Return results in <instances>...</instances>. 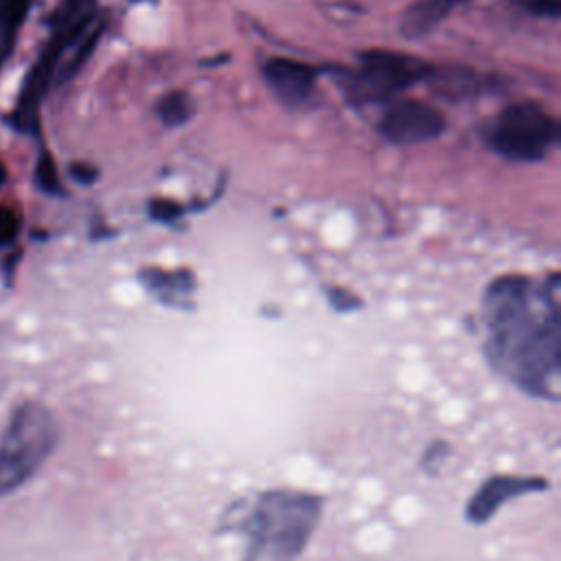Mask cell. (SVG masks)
I'll return each mask as SVG.
<instances>
[{
  "instance_id": "6da1fadb",
  "label": "cell",
  "mask_w": 561,
  "mask_h": 561,
  "mask_svg": "<svg viewBox=\"0 0 561 561\" xmlns=\"http://www.w3.org/2000/svg\"><path fill=\"white\" fill-rule=\"evenodd\" d=\"M484 357L495 375L519 392L561 399L559 276L533 280L504 274L489 283L482 300Z\"/></svg>"
},
{
  "instance_id": "7a4b0ae2",
  "label": "cell",
  "mask_w": 561,
  "mask_h": 561,
  "mask_svg": "<svg viewBox=\"0 0 561 561\" xmlns=\"http://www.w3.org/2000/svg\"><path fill=\"white\" fill-rule=\"evenodd\" d=\"M324 511V497L296 489H267L241 497L224 513L221 526L239 533V561H298Z\"/></svg>"
},
{
  "instance_id": "3957f363",
  "label": "cell",
  "mask_w": 561,
  "mask_h": 561,
  "mask_svg": "<svg viewBox=\"0 0 561 561\" xmlns=\"http://www.w3.org/2000/svg\"><path fill=\"white\" fill-rule=\"evenodd\" d=\"M59 440L55 416L42 403H22L0 440V497L22 486Z\"/></svg>"
},
{
  "instance_id": "277c9868",
  "label": "cell",
  "mask_w": 561,
  "mask_h": 561,
  "mask_svg": "<svg viewBox=\"0 0 561 561\" xmlns=\"http://www.w3.org/2000/svg\"><path fill=\"white\" fill-rule=\"evenodd\" d=\"M434 66L425 59L399 50L373 48L359 53L357 70L337 77L342 90L353 101H383L401 94L419 81L432 79Z\"/></svg>"
},
{
  "instance_id": "5b68a950",
  "label": "cell",
  "mask_w": 561,
  "mask_h": 561,
  "mask_svg": "<svg viewBox=\"0 0 561 561\" xmlns=\"http://www.w3.org/2000/svg\"><path fill=\"white\" fill-rule=\"evenodd\" d=\"M559 140V123L535 101H519L500 112L489 129L495 153L515 162H539Z\"/></svg>"
},
{
  "instance_id": "8992f818",
  "label": "cell",
  "mask_w": 561,
  "mask_h": 561,
  "mask_svg": "<svg viewBox=\"0 0 561 561\" xmlns=\"http://www.w3.org/2000/svg\"><path fill=\"white\" fill-rule=\"evenodd\" d=\"M445 129V116L419 99L394 101L379 121V134L392 145H419L434 140Z\"/></svg>"
},
{
  "instance_id": "52a82bcc",
  "label": "cell",
  "mask_w": 561,
  "mask_h": 561,
  "mask_svg": "<svg viewBox=\"0 0 561 561\" xmlns=\"http://www.w3.org/2000/svg\"><path fill=\"white\" fill-rule=\"evenodd\" d=\"M550 489V480L541 476H515V473H495L482 480V484L471 493L465 504V519L471 526H484L497 511L517 497L530 493H546Z\"/></svg>"
},
{
  "instance_id": "ba28073f",
  "label": "cell",
  "mask_w": 561,
  "mask_h": 561,
  "mask_svg": "<svg viewBox=\"0 0 561 561\" xmlns=\"http://www.w3.org/2000/svg\"><path fill=\"white\" fill-rule=\"evenodd\" d=\"M263 81L267 83V88L285 103V105H300L305 103L313 88H316V68L305 64V61H296L289 57H270L263 68Z\"/></svg>"
},
{
  "instance_id": "9c48e42d",
  "label": "cell",
  "mask_w": 561,
  "mask_h": 561,
  "mask_svg": "<svg viewBox=\"0 0 561 561\" xmlns=\"http://www.w3.org/2000/svg\"><path fill=\"white\" fill-rule=\"evenodd\" d=\"M140 280L160 302L169 307H191V296L195 294V276L191 270L147 267L140 272Z\"/></svg>"
},
{
  "instance_id": "30bf717a",
  "label": "cell",
  "mask_w": 561,
  "mask_h": 561,
  "mask_svg": "<svg viewBox=\"0 0 561 561\" xmlns=\"http://www.w3.org/2000/svg\"><path fill=\"white\" fill-rule=\"evenodd\" d=\"M469 0H412L399 20V31L408 39L425 37L432 33L443 20H447L458 7Z\"/></svg>"
},
{
  "instance_id": "8fae6325",
  "label": "cell",
  "mask_w": 561,
  "mask_h": 561,
  "mask_svg": "<svg viewBox=\"0 0 561 561\" xmlns=\"http://www.w3.org/2000/svg\"><path fill=\"white\" fill-rule=\"evenodd\" d=\"M31 0H0V48L9 57Z\"/></svg>"
},
{
  "instance_id": "7c38bea8",
  "label": "cell",
  "mask_w": 561,
  "mask_h": 561,
  "mask_svg": "<svg viewBox=\"0 0 561 561\" xmlns=\"http://www.w3.org/2000/svg\"><path fill=\"white\" fill-rule=\"evenodd\" d=\"M156 116L167 125V127H180L193 116V103L186 92L182 90H171L164 96L158 99L156 103Z\"/></svg>"
},
{
  "instance_id": "4fadbf2b",
  "label": "cell",
  "mask_w": 561,
  "mask_h": 561,
  "mask_svg": "<svg viewBox=\"0 0 561 561\" xmlns=\"http://www.w3.org/2000/svg\"><path fill=\"white\" fill-rule=\"evenodd\" d=\"M451 443L445 438H434L427 443V447L421 451L419 458V469L427 476H438L443 471V467L449 462L451 458Z\"/></svg>"
},
{
  "instance_id": "5bb4252c",
  "label": "cell",
  "mask_w": 561,
  "mask_h": 561,
  "mask_svg": "<svg viewBox=\"0 0 561 561\" xmlns=\"http://www.w3.org/2000/svg\"><path fill=\"white\" fill-rule=\"evenodd\" d=\"M35 178H37V184L44 193H50V195H59L61 193V184H59V175H57V169H55V162H53V156L48 151H42L39 158H37V169H35Z\"/></svg>"
},
{
  "instance_id": "9a60e30c",
  "label": "cell",
  "mask_w": 561,
  "mask_h": 561,
  "mask_svg": "<svg viewBox=\"0 0 561 561\" xmlns=\"http://www.w3.org/2000/svg\"><path fill=\"white\" fill-rule=\"evenodd\" d=\"M18 232H20V219H18V215H15L11 208L0 206V248L13 243L15 237H18Z\"/></svg>"
},
{
  "instance_id": "2e32d148",
  "label": "cell",
  "mask_w": 561,
  "mask_h": 561,
  "mask_svg": "<svg viewBox=\"0 0 561 561\" xmlns=\"http://www.w3.org/2000/svg\"><path fill=\"white\" fill-rule=\"evenodd\" d=\"M149 215L156 221H173L182 215V206L171 199H151L149 202Z\"/></svg>"
},
{
  "instance_id": "e0dca14e",
  "label": "cell",
  "mask_w": 561,
  "mask_h": 561,
  "mask_svg": "<svg viewBox=\"0 0 561 561\" xmlns=\"http://www.w3.org/2000/svg\"><path fill=\"white\" fill-rule=\"evenodd\" d=\"M515 2L537 15H548V18H557L561 9L559 0H515Z\"/></svg>"
},
{
  "instance_id": "ac0fdd59",
  "label": "cell",
  "mask_w": 561,
  "mask_h": 561,
  "mask_svg": "<svg viewBox=\"0 0 561 561\" xmlns=\"http://www.w3.org/2000/svg\"><path fill=\"white\" fill-rule=\"evenodd\" d=\"M327 296L331 300V305L337 309V311H348V309H357L359 307V300L351 294V291H344L340 287H329L327 289Z\"/></svg>"
},
{
  "instance_id": "d6986e66",
  "label": "cell",
  "mask_w": 561,
  "mask_h": 561,
  "mask_svg": "<svg viewBox=\"0 0 561 561\" xmlns=\"http://www.w3.org/2000/svg\"><path fill=\"white\" fill-rule=\"evenodd\" d=\"M70 173H72V178H75L77 182H81V184H90V182L99 175L96 169L90 167V164H72V167H70Z\"/></svg>"
},
{
  "instance_id": "ffe728a7",
  "label": "cell",
  "mask_w": 561,
  "mask_h": 561,
  "mask_svg": "<svg viewBox=\"0 0 561 561\" xmlns=\"http://www.w3.org/2000/svg\"><path fill=\"white\" fill-rule=\"evenodd\" d=\"M7 182V167H4V162L0 160V186Z\"/></svg>"
}]
</instances>
